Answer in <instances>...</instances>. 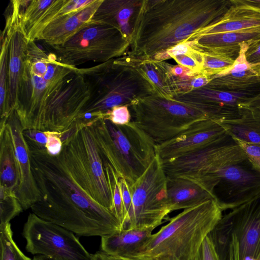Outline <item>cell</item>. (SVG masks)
I'll return each mask as SVG.
<instances>
[{
	"label": "cell",
	"mask_w": 260,
	"mask_h": 260,
	"mask_svg": "<svg viewBox=\"0 0 260 260\" xmlns=\"http://www.w3.org/2000/svg\"><path fill=\"white\" fill-rule=\"evenodd\" d=\"M28 148L40 195L32 213L80 236L102 237L121 229L115 215L80 184L61 152L51 155L46 149Z\"/></svg>",
	"instance_id": "obj_1"
},
{
	"label": "cell",
	"mask_w": 260,
	"mask_h": 260,
	"mask_svg": "<svg viewBox=\"0 0 260 260\" xmlns=\"http://www.w3.org/2000/svg\"><path fill=\"white\" fill-rule=\"evenodd\" d=\"M231 5L225 0H143L126 55L151 59L194 37Z\"/></svg>",
	"instance_id": "obj_2"
},
{
	"label": "cell",
	"mask_w": 260,
	"mask_h": 260,
	"mask_svg": "<svg viewBox=\"0 0 260 260\" xmlns=\"http://www.w3.org/2000/svg\"><path fill=\"white\" fill-rule=\"evenodd\" d=\"M222 215L214 199L184 209L152 234L134 256L148 260H196L205 238Z\"/></svg>",
	"instance_id": "obj_3"
},
{
	"label": "cell",
	"mask_w": 260,
	"mask_h": 260,
	"mask_svg": "<svg viewBox=\"0 0 260 260\" xmlns=\"http://www.w3.org/2000/svg\"><path fill=\"white\" fill-rule=\"evenodd\" d=\"M77 69L61 62L55 53H47L36 44L28 46L14 110L23 131L38 129L45 105Z\"/></svg>",
	"instance_id": "obj_4"
},
{
	"label": "cell",
	"mask_w": 260,
	"mask_h": 260,
	"mask_svg": "<svg viewBox=\"0 0 260 260\" xmlns=\"http://www.w3.org/2000/svg\"><path fill=\"white\" fill-rule=\"evenodd\" d=\"M79 71L90 91L84 113H106L114 107H129L138 99L156 94L147 77L125 55Z\"/></svg>",
	"instance_id": "obj_5"
},
{
	"label": "cell",
	"mask_w": 260,
	"mask_h": 260,
	"mask_svg": "<svg viewBox=\"0 0 260 260\" xmlns=\"http://www.w3.org/2000/svg\"><path fill=\"white\" fill-rule=\"evenodd\" d=\"M91 126L102 160L133 185L156 156L155 142L132 121L117 125L104 118Z\"/></svg>",
	"instance_id": "obj_6"
},
{
	"label": "cell",
	"mask_w": 260,
	"mask_h": 260,
	"mask_svg": "<svg viewBox=\"0 0 260 260\" xmlns=\"http://www.w3.org/2000/svg\"><path fill=\"white\" fill-rule=\"evenodd\" d=\"M60 138L61 152L76 179L95 202L111 211V193L91 126L75 122Z\"/></svg>",
	"instance_id": "obj_7"
},
{
	"label": "cell",
	"mask_w": 260,
	"mask_h": 260,
	"mask_svg": "<svg viewBox=\"0 0 260 260\" xmlns=\"http://www.w3.org/2000/svg\"><path fill=\"white\" fill-rule=\"evenodd\" d=\"M129 108L132 121L156 145L173 138L195 122L209 118L193 105L157 94L135 101Z\"/></svg>",
	"instance_id": "obj_8"
},
{
	"label": "cell",
	"mask_w": 260,
	"mask_h": 260,
	"mask_svg": "<svg viewBox=\"0 0 260 260\" xmlns=\"http://www.w3.org/2000/svg\"><path fill=\"white\" fill-rule=\"evenodd\" d=\"M130 42L109 25L89 23L61 46L52 47L59 60L73 67L87 62L103 63L126 55Z\"/></svg>",
	"instance_id": "obj_9"
},
{
	"label": "cell",
	"mask_w": 260,
	"mask_h": 260,
	"mask_svg": "<svg viewBox=\"0 0 260 260\" xmlns=\"http://www.w3.org/2000/svg\"><path fill=\"white\" fill-rule=\"evenodd\" d=\"M167 176L156 154L144 173L130 186L132 202L121 230L155 228L171 213Z\"/></svg>",
	"instance_id": "obj_10"
},
{
	"label": "cell",
	"mask_w": 260,
	"mask_h": 260,
	"mask_svg": "<svg viewBox=\"0 0 260 260\" xmlns=\"http://www.w3.org/2000/svg\"><path fill=\"white\" fill-rule=\"evenodd\" d=\"M247 158L236 140L228 133L196 152L162 163L168 177L185 178L198 184L208 176Z\"/></svg>",
	"instance_id": "obj_11"
},
{
	"label": "cell",
	"mask_w": 260,
	"mask_h": 260,
	"mask_svg": "<svg viewBox=\"0 0 260 260\" xmlns=\"http://www.w3.org/2000/svg\"><path fill=\"white\" fill-rule=\"evenodd\" d=\"M199 184L221 210L233 209L260 194V169L248 158L202 179Z\"/></svg>",
	"instance_id": "obj_12"
},
{
	"label": "cell",
	"mask_w": 260,
	"mask_h": 260,
	"mask_svg": "<svg viewBox=\"0 0 260 260\" xmlns=\"http://www.w3.org/2000/svg\"><path fill=\"white\" fill-rule=\"evenodd\" d=\"M26 250L32 254L54 260H92L90 254L72 232L29 213L23 229Z\"/></svg>",
	"instance_id": "obj_13"
},
{
	"label": "cell",
	"mask_w": 260,
	"mask_h": 260,
	"mask_svg": "<svg viewBox=\"0 0 260 260\" xmlns=\"http://www.w3.org/2000/svg\"><path fill=\"white\" fill-rule=\"evenodd\" d=\"M228 134L216 120L199 121L173 138L156 145V153L162 162L196 152Z\"/></svg>",
	"instance_id": "obj_14"
},
{
	"label": "cell",
	"mask_w": 260,
	"mask_h": 260,
	"mask_svg": "<svg viewBox=\"0 0 260 260\" xmlns=\"http://www.w3.org/2000/svg\"><path fill=\"white\" fill-rule=\"evenodd\" d=\"M10 12L6 17V24L10 31L9 51V99L11 111H14L18 89L29 42L26 32L21 23V14L23 11L21 1H11Z\"/></svg>",
	"instance_id": "obj_15"
},
{
	"label": "cell",
	"mask_w": 260,
	"mask_h": 260,
	"mask_svg": "<svg viewBox=\"0 0 260 260\" xmlns=\"http://www.w3.org/2000/svg\"><path fill=\"white\" fill-rule=\"evenodd\" d=\"M231 211L240 260H256L260 250V194Z\"/></svg>",
	"instance_id": "obj_16"
},
{
	"label": "cell",
	"mask_w": 260,
	"mask_h": 260,
	"mask_svg": "<svg viewBox=\"0 0 260 260\" xmlns=\"http://www.w3.org/2000/svg\"><path fill=\"white\" fill-rule=\"evenodd\" d=\"M6 124L12 137L19 172V184L16 196L23 210H26L39 200L40 192L33 176L23 130L15 111L8 117Z\"/></svg>",
	"instance_id": "obj_17"
},
{
	"label": "cell",
	"mask_w": 260,
	"mask_h": 260,
	"mask_svg": "<svg viewBox=\"0 0 260 260\" xmlns=\"http://www.w3.org/2000/svg\"><path fill=\"white\" fill-rule=\"evenodd\" d=\"M103 0H93L82 10L62 17L48 24L37 37L51 47L61 46L91 20Z\"/></svg>",
	"instance_id": "obj_18"
},
{
	"label": "cell",
	"mask_w": 260,
	"mask_h": 260,
	"mask_svg": "<svg viewBox=\"0 0 260 260\" xmlns=\"http://www.w3.org/2000/svg\"><path fill=\"white\" fill-rule=\"evenodd\" d=\"M260 40V26L245 29L204 35L191 41L196 49L206 52L226 55L234 59L238 55L242 43H253Z\"/></svg>",
	"instance_id": "obj_19"
},
{
	"label": "cell",
	"mask_w": 260,
	"mask_h": 260,
	"mask_svg": "<svg viewBox=\"0 0 260 260\" xmlns=\"http://www.w3.org/2000/svg\"><path fill=\"white\" fill-rule=\"evenodd\" d=\"M141 0H103L89 23L104 24L118 29L130 42Z\"/></svg>",
	"instance_id": "obj_20"
},
{
	"label": "cell",
	"mask_w": 260,
	"mask_h": 260,
	"mask_svg": "<svg viewBox=\"0 0 260 260\" xmlns=\"http://www.w3.org/2000/svg\"><path fill=\"white\" fill-rule=\"evenodd\" d=\"M231 2L232 5L222 17L189 40L204 35L260 26L259 9L241 3L238 0H232Z\"/></svg>",
	"instance_id": "obj_21"
},
{
	"label": "cell",
	"mask_w": 260,
	"mask_h": 260,
	"mask_svg": "<svg viewBox=\"0 0 260 260\" xmlns=\"http://www.w3.org/2000/svg\"><path fill=\"white\" fill-rule=\"evenodd\" d=\"M154 229L149 228L121 230L103 236L102 252L112 256H134L151 237Z\"/></svg>",
	"instance_id": "obj_22"
},
{
	"label": "cell",
	"mask_w": 260,
	"mask_h": 260,
	"mask_svg": "<svg viewBox=\"0 0 260 260\" xmlns=\"http://www.w3.org/2000/svg\"><path fill=\"white\" fill-rule=\"evenodd\" d=\"M167 178L168 205L171 212L214 200L212 194L192 181L179 177Z\"/></svg>",
	"instance_id": "obj_23"
},
{
	"label": "cell",
	"mask_w": 260,
	"mask_h": 260,
	"mask_svg": "<svg viewBox=\"0 0 260 260\" xmlns=\"http://www.w3.org/2000/svg\"><path fill=\"white\" fill-rule=\"evenodd\" d=\"M239 117L216 121L234 139L260 145V111L239 105Z\"/></svg>",
	"instance_id": "obj_24"
},
{
	"label": "cell",
	"mask_w": 260,
	"mask_h": 260,
	"mask_svg": "<svg viewBox=\"0 0 260 260\" xmlns=\"http://www.w3.org/2000/svg\"><path fill=\"white\" fill-rule=\"evenodd\" d=\"M19 184V172L15 149L7 124L0 129V186L16 194Z\"/></svg>",
	"instance_id": "obj_25"
},
{
	"label": "cell",
	"mask_w": 260,
	"mask_h": 260,
	"mask_svg": "<svg viewBox=\"0 0 260 260\" xmlns=\"http://www.w3.org/2000/svg\"><path fill=\"white\" fill-rule=\"evenodd\" d=\"M93 0H53L34 26L27 32L29 41H35L37 37L48 24L69 14L79 11Z\"/></svg>",
	"instance_id": "obj_26"
},
{
	"label": "cell",
	"mask_w": 260,
	"mask_h": 260,
	"mask_svg": "<svg viewBox=\"0 0 260 260\" xmlns=\"http://www.w3.org/2000/svg\"><path fill=\"white\" fill-rule=\"evenodd\" d=\"M168 76L174 98L203 87L211 80V77L201 72H196L181 65L170 63Z\"/></svg>",
	"instance_id": "obj_27"
},
{
	"label": "cell",
	"mask_w": 260,
	"mask_h": 260,
	"mask_svg": "<svg viewBox=\"0 0 260 260\" xmlns=\"http://www.w3.org/2000/svg\"><path fill=\"white\" fill-rule=\"evenodd\" d=\"M126 56L131 63L147 77L154 87L157 95L166 98H174L168 76L169 63L165 61H155Z\"/></svg>",
	"instance_id": "obj_28"
},
{
	"label": "cell",
	"mask_w": 260,
	"mask_h": 260,
	"mask_svg": "<svg viewBox=\"0 0 260 260\" xmlns=\"http://www.w3.org/2000/svg\"><path fill=\"white\" fill-rule=\"evenodd\" d=\"M206 86L230 91H254L260 87V76L254 68L238 73L216 75Z\"/></svg>",
	"instance_id": "obj_29"
},
{
	"label": "cell",
	"mask_w": 260,
	"mask_h": 260,
	"mask_svg": "<svg viewBox=\"0 0 260 260\" xmlns=\"http://www.w3.org/2000/svg\"><path fill=\"white\" fill-rule=\"evenodd\" d=\"M10 31L7 25L1 32L0 56V129L6 124L11 111L9 99V51Z\"/></svg>",
	"instance_id": "obj_30"
},
{
	"label": "cell",
	"mask_w": 260,
	"mask_h": 260,
	"mask_svg": "<svg viewBox=\"0 0 260 260\" xmlns=\"http://www.w3.org/2000/svg\"><path fill=\"white\" fill-rule=\"evenodd\" d=\"M231 211L222 215L209 234L220 260H229L230 244L234 233Z\"/></svg>",
	"instance_id": "obj_31"
},
{
	"label": "cell",
	"mask_w": 260,
	"mask_h": 260,
	"mask_svg": "<svg viewBox=\"0 0 260 260\" xmlns=\"http://www.w3.org/2000/svg\"><path fill=\"white\" fill-rule=\"evenodd\" d=\"M102 160L112 198L111 211L120 221L122 229L126 215L121 196L119 177L108 162L105 160Z\"/></svg>",
	"instance_id": "obj_32"
},
{
	"label": "cell",
	"mask_w": 260,
	"mask_h": 260,
	"mask_svg": "<svg viewBox=\"0 0 260 260\" xmlns=\"http://www.w3.org/2000/svg\"><path fill=\"white\" fill-rule=\"evenodd\" d=\"M0 244L1 260H31L14 242L10 223L0 226Z\"/></svg>",
	"instance_id": "obj_33"
},
{
	"label": "cell",
	"mask_w": 260,
	"mask_h": 260,
	"mask_svg": "<svg viewBox=\"0 0 260 260\" xmlns=\"http://www.w3.org/2000/svg\"><path fill=\"white\" fill-rule=\"evenodd\" d=\"M22 210L15 192L0 186V226L10 223Z\"/></svg>",
	"instance_id": "obj_34"
},
{
	"label": "cell",
	"mask_w": 260,
	"mask_h": 260,
	"mask_svg": "<svg viewBox=\"0 0 260 260\" xmlns=\"http://www.w3.org/2000/svg\"><path fill=\"white\" fill-rule=\"evenodd\" d=\"M200 52L203 60L201 72L210 77L229 69L235 61L234 58L226 55Z\"/></svg>",
	"instance_id": "obj_35"
},
{
	"label": "cell",
	"mask_w": 260,
	"mask_h": 260,
	"mask_svg": "<svg viewBox=\"0 0 260 260\" xmlns=\"http://www.w3.org/2000/svg\"><path fill=\"white\" fill-rule=\"evenodd\" d=\"M53 0H29L21 14V25L26 32L34 26Z\"/></svg>",
	"instance_id": "obj_36"
},
{
	"label": "cell",
	"mask_w": 260,
	"mask_h": 260,
	"mask_svg": "<svg viewBox=\"0 0 260 260\" xmlns=\"http://www.w3.org/2000/svg\"><path fill=\"white\" fill-rule=\"evenodd\" d=\"M192 47L193 49L189 52L175 56L173 59L178 64L188 68L194 72H201L203 66V56L200 51Z\"/></svg>",
	"instance_id": "obj_37"
},
{
	"label": "cell",
	"mask_w": 260,
	"mask_h": 260,
	"mask_svg": "<svg viewBox=\"0 0 260 260\" xmlns=\"http://www.w3.org/2000/svg\"><path fill=\"white\" fill-rule=\"evenodd\" d=\"M117 125H124L132 121V115L127 105L113 107L106 113L105 118Z\"/></svg>",
	"instance_id": "obj_38"
},
{
	"label": "cell",
	"mask_w": 260,
	"mask_h": 260,
	"mask_svg": "<svg viewBox=\"0 0 260 260\" xmlns=\"http://www.w3.org/2000/svg\"><path fill=\"white\" fill-rule=\"evenodd\" d=\"M252 43H242L238 55L235 58L233 65L225 72L217 74L223 75L231 73H238L251 70L253 64L250 63L246 59V52L249 46Z\"/></svg>",
	"instance_id": "obj_39"
},
{
	"label": "cell",
	"mask_w": 260,
	"mask_h": 260,
	"mask_svg": "<svg viewBox=\"0 0 260 260\" xmlns=\"http://www.w3.org/2000/svg\"><path fill=\"white\" fill-rule=\"evenodd\" d=\"M23 135L28 147L38 149H46L47 137L44 131L36 129H27Z\"/></svg>",
	"instance_id": "obj_40"
},
{
	"label": "cell",
	"mask_w": 260,
	"mask_h": 260,
	"mask_svg": "<svg viewBox=\"0 0 260 260\" xmlns=\"http://www.w3.org/2000/svg\"><path fill=\"white\" fill-rule=\"evenodd\" d=\"M235 140L242 148L247 158L260 169V145L240 140Z\"/></svg>",
	"instance_id": "obj_41"
},
{
	"label": "cell",
	"mask_w": 260,
	"mask_h": 260,
	"mask_svg": "<svg viewBox=\"0 0 260 260\" xmlns=\"http://www.w3.org/2000/svg\"><path fill=\"white\" fill-rule=\"evenodd\" d=\"M47 137L46 150L51 155H59L62 148V143L60 138V133L56 132L44 131Z\"/></svg>",
	"instance_id": "obj_42"
},
{
	"label": "cell",
	"mask_w": 260,
	"mask_h": 260,
	"mask_svg": "<svg viewBox=\"0 0 260 260\" xmlns=\"http://www.w3.org/2000/svg\"><path fill=\"white\" fill-rule=\"evenodd\" d=\"M198 260H220L209 235L202 243L198 255Z\"/></svg>",
	"instance_id": "obj_43"
},
{
	"label": "cell",
	"mask_w": 260,
	"mask_h": 260,
	"mask_svg": "<svg viewBox=\"0 0 260 260\" xmlns=\"http://www.w3.org/2000/svg\"><path fill=\"white\" fill-rule=\"evenodd\" d=\"M119 183L120 186L122 199L125 212L126 220L132 206V194L130 190L129 185L125 179L122 177H119Z\"/></svg>",
	"instance_id": "obj_44"
},
{
	"label": "cell",
	"mask_w": 260,
	"mask_h": 260,
	"mask_svg": "<svg viewBox=\"0 0 260 260\" xmlns=\"http://www.w3.org/2000/svg\"><path fill=\"white\" fill-rule=\"evenodd\" d=\"M247 60L251 64L260 63V40L251 43L246 52Z\"/></svg>",
	"instance_id": "obj_45"
},
{
	"label": "cell",
	"mask_w": 260,
	"mask_h": 260,
	"mask_svg": "<svg viewBox=\"0 0 260 260\" xmlns=\"http://www.w3.org/2000/svg\"><path fill=\"white\" fill-rule=\"evenodd\" d=\"M239 105L255 108L260 111V91Z\"/></svg>",
	"instance_id": "obj_46"
},
{
	"label": "cell",
	"mask_w": 260,
	"mask_h": 260,
	"mask_svg": "<svg viewBox=\"0 0 260 260\" xmlns=\"http://www.w3.org/2000/svg\"><path fill=\"white\" fill-rule=\"evenodd\" d=\"M107 260H148L140 256L133 257H116L106 255Z\"/></svg>",
	"instance_id": "obj_47"
},
{
	"label": "cell",
	"mask_w": 260,
	"mask_h": 260,
	"mask_svg": "<svg viewBox=\"0 0 260 260\" xmlns=\"http://www.w3.org/2000/svg\"><path fill=\"white\" fill-rule=\"evenodd\" d=\"M240 3L245 4L260 9V0H238Z\"/></svg>",
	"instance_id": "obj_48"
},
{
	"label": "cell",
	"mask_w": 260,
	"mask_h": 260,
	"mask_svg": "<svg viewBox=\"0 0 260 260\" xmlns=\"http://www.w3.org/2000/svg\"><path fill=\"white\" fill-rule=\"evenodd\" d=\"M92 260H107V258L106 254L101 251L92 254Z\"/></svg>",
	"instance_id": "obj_49"
},
{
	"label": "cell",
	"mask_w": 260,
	"mask_h": 260,
	"mask_svg": "<svg viewBox=\"0 0 260 260\" xmlns=\"http://www.w3.org/2000/svg\"><path fill=\"white\" fill-rule=\"evenodd\" d=\"M31 260H54L53 258L44 256L43 255H39L38 256H35Z\"/></svg>",
	"instance_id": "obj_50"
},
{
	"label": "cell",
	"mask_w": 260,
	"mask_h": 260,
	"mask_svg": "<svg viewBox=\"0 0 260 260\" xmlns=\"http://www.w3.org/2000/svg\"><path fill=\"white\" fill-rule=\"evenodd\" d=\"M254 67L257 72L259 74L260 76V63L257 64H254Z\"/></svg>",
	"instance_id": "obj_51"
},
{
	"label": "cell",
	"mask_w": 260,
	"mask_h": 260,
	"mask_svg": "<svg viewBox=\"0 0 260 260\" xmlns=\"http://www.w3.org/2000/svg\"><path fill=\"white\" fill-rule=\"evenodd\" d=\"M256 260H260V250H259V253L258 254Z\"/></svg>",
	"instance_id": "obj_52"
},
{
	"label": "cell",
	"mask_w": 260,
	"mask_h": 260,
	"mask_svg": "<svg viewBox=\"0 0 260 260\" xmlns=\"http://www.w3.org/2000/svg\"><path fill=\"white\" fill-rule=\"evenodd\" d=\"M196 260H198V256H197V258L196 259Z\"/></svg>",
	"instance_id": "obj_53"
}]
</instances>
